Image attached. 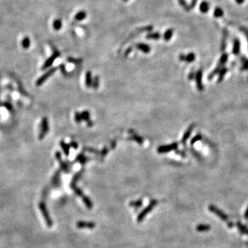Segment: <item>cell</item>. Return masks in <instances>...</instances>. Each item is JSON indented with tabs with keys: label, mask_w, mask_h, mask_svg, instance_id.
Here are the masks:
<instances>
[{
	"label": "cell",
	"mask_w": 248,
	"mask_h": 248,
	"mask_svg": "<svg viewBox=\"0 0 248 248\" xmlns=\"http://www.w3.org/2000/svg\"><path fill=\"white\" fill-rule=\"evenodd\" d=\"M39 207L41 212V214H42L43 217L44 218L45 223H46L48 227H52V225H53L52 219H51L50 217L46 205H45L44 202H40V203H39Z\"/></svg>",
	"instance_id": "obj_1"
},
{
	"label": "cell",
	"mask_w": 248,
	"mask_h": 248,
	"mask_svg": "<svg viewBox=\"0 0 248 248\" xmlns=\"http://www.w3.org/2000/svg\"><path fill=\"white\" fill-rule=\"evenodd\" d=\"M156 205H157V201H156V200H152V201H150V204H149V205L147 206V207L145 208V209L143 210L139 214V216L137 217L138 223H141V222L143 221V220L145 219V217H146L147 214H148V213H150V212L152 210V209H153L154 207H156Z\"/></svg>",
	"instance_id": "obj_2"
},
{
	"label": "cell",
	"mask_w": 248,
	"mask_h": 248,
	"mask_svg": "<svg viewBox=\"0 0 248 248\" xmlns=\"http://www.w3.org/2000/svg\"><path fill=\"white\" fill-rule=\"evenodd\" d=\"M49 131V126H48V121L47 118H43L41 120V130L40 133L39 134V139L42 140L45 136L46 135L48 132Z\"/></svg>",
	"instance_id": "obj_3"
},
{
	"label": "cell",
	"mask_w": 248,
	"mask_h": 248,
	"mask_svg": "<svg viewBox=\"0 0 248 248\" xmlns=\"http://www.w3.org/2000/svg\"><path fill=\"white\" fill-rule=\"evenodd\" d=\"M208 208H209V210L210 212H212V213L217 214V216H218L219 218H221L223 221L227 222V223L229 222V219H228L227 216L226 215L223 211H221V210H219V208L216 207V206L211 205L208 207Z\"/></svg>",
	"instance_id": "obj_4"
},
{
	"label": "cell",
	"mask_w": 248,
	"mask_h": 248,
	"mask_svg": "<svg viewBox=\"0 0 248 248\" xmlns=\"http://www.w3.org/2000/svg\"><path fill=\"white\" fill-rule=\"evenodd\" d=\"M56 70H57L56 68H53L50 69L47 72H45L44 75H43L42 76L40 77V78L37 79V81H36V86H41V85H42L43 83H44L45 81L51 76V75H53V74H54Z\"/></svg>",
	"instance_id": "obj_5"
},
{
	"label": "cell",
	"mask_w": 248,
	"mask_h": 248,
	"mask_svg": "<svg viewBox=\"0 0 248 248\" xmlns=\"http://www.w3.org/2000/svg\"><path fill=\"white\" fill-rule=\"evenodd\" d=\"M59 55H60V53H59L57 50H55L54 53H53V54L52 55V56L50 57L48 59H47L46 61H45V62L44 64H43V67H42V70H45V69L48 68L49 67H50L51 65H53V63H54V61H55V59H56L57 57H59Z\"/></svg>",
	"instance_id": "obj_6"
},
{
	"label": "cell",
	"mask_w": 248,
	"mask_h": 248,
	"mask_svg": "<svg viewBox=\"0 0 248 248\" xmlns=\"http://www.w3.org/2000/svg\"><path fill=\"white\" fill-rule=\"evenodd\" d=\"M55 157H56L57 160H58L59 164H60L61 170H62L63 171H64L65 172H69V171H70V169H69L68 166L66 164V163L63 161L60 152H57L56 153H55Z\"/></svg>",
	"instance_id": "obj_7"
},
{
	"label": "cell",
	"mask_w": 248,
	"mask_h": 248,
	"mask_svg": "<svg viewBox=\"0 0 248 248\" xmlns=\"http://www.w3.org/2000/svg\"><path fill=\"white\" fill-rule=\"evenodd\" d=\"M77 227L79 229H93L95 227V224L92 222L78 221L77 223Z\"/></svg>",
	"instance_id": "obj_8"
},
{
	"label": "cell",
	"mask_w": 248,
	"mask_h": 248,
	"mask_svg": "<svg viewBox=\"0 0 248 248\" xmlns=\"http://www.w3.org/2000/svg\"><path fill=\"white\" fill-rule=\"evenodd\" d=\"M177 148V144L176 143H174L172 145H168V146H162L158 147L157 151L158 153H165V152H168L169 151H171L172 150H174Z\"/></svg>",
	"instance_id": "obj_9"
},
{
	"label": "cell",
	"mask_w": 248,
	"mask_h": 248,
	"mask_svg": "<svg viewBox=\"0 0 248 248\" xmlns=\"http://www.w3.org/2000/svg\"><path fill=\"white\" fill-rule=\"evenodd\" d=\"M136 47L144 53H149L150 52V47L148 45H147L146 43H137V44H136Z\"/></svg>",
	"instance_id": "obj_10"
},
{
	"label": "cell",
	"mask_w": 248,
	"mask_h": 248,
	"mask_svg": "<svg viewBox=\"0 0 248 248\" xmlns=\"http://www.w3.org/2000/svg\"><path fill=\"white\" fill-rule=\"evenodd\" d=\"M60 146L62 148L63 152H64L65 156H68L70 153V146L66 144L63 141H61L60 142Z\"/></svg>",
	"instance_id": "obj_11"
},
{
	"label": "cell",
	"mask_w": 248,
	"mask_h": 248,
	"mask_svg": "<svg viewBox=\"0 0 248 248\" xmlns=\"http://www.w3.org/2000/svg\"><path fill=\"white\" fill-rule=\"evenodd\" d=\"M60 183V175H59V172H57L55 176H53L52 180V184L54 186H58Z\"/></svg>",
	"instance_id": "obj_12"
},
{
	"label": "cell",
	"mask_w": 248,
	"mask_h": 248,
	"mask_svg": "<svg viewBox=\"0 0 248 248\" xmlns=\"http://www.w3.org/2000/svg\"><path fill=\"white\" fill-rule=\"evenodd\" d=\"M237 225L238 229L239 230V231L241 232L242 234L248 235V227L243 225V224H241V223H237Z\"/></svg>",
	"instance_id": "obj_13"
},
{
	"label": "cell",
	"mask_w": 248,
	"mask_h": 248,
	"mask_svg": "<svg viewBox=\"0 0 248 248\" xmlns=\"http://www.w3.org/2000/svg\"><path fill=\"white\" fill-rule=\"evenodd\" d=\"M210 225L206 224H200L196 226V230L198 232H206L210 230Z\"/></svg>",
	"instance_id": "obj_14"
},
{
	"label": "cell",
	"mask_w": 248,
	"mask_h": 248,
	"mask_svg": "<svg viewBox=\"0 0 248 248\" xmlns=\"http://www.w3.org/2000/svg\"><path fill=\"white\" fill-rule=\"evenodd\" d=\"M161 37L160 33H148L146 35V39H155V40H157Z\"/></svg>",
	"instance_id": "obj_15"
},
{
	"label": "cell",
	"mask_w": 248,
	"mask_h": 248,
	"mask_svg": "<svg viewBox=\"0 0 248 248\" xmlns=\"http://www.w3.org/2000/svg\"><path fill=\"white\" fill-rule=\"evenodd\" d=\"M172 35H173V29H168L167 31L165 32L163 35V38L166 41H169L172 37Z\"/></svg>",
	"instance_id": "obj_16"
},
{
	"label": "cell",
	"mask_w": 248,
	"mask_h": 248,
	"mask_svg": "<svg viewBox=\"0 0 248 248\" xmlns=\"http://www.w3.org/2000/svg\"><path fill=\"white\" fill-rule=\"evenodd\" d=\"M21 45L24 49L28 48L31 45V40H30L28 37H25L21 41Z\"/></svg>",
	"instance_id": "obj_17"
},
{
	"label": "cell",
	"mask_w": 248,
	"mask_h": 248,
	"mask_svg": "<svg viewBox=\"0 0 248 248\" xmlns=\"http://www.w3.org/2000/svg\"><path fill=\"white\" fill-rule=\"evenodd\" d=\"M86 17V13L84 11H80L75 15V19L77 21H81Z\"/></svg>",
	"instance_id": "obj_18"
},
{
	"label": "cell",
	"mask_w": 248,
	"mask_h": 248,
	"mask_svg": "<svg viewBox=\"0 0 248 248\" xmlns=\"http://www.w3.org/2000/svg\"><path fill=\"white\" fill-rule=\"evenodd\" d=\"M82 199L84 202L85 205H86V206L88 208V209H91V208L92 207V206H93L92 203V201L90 200V198L84 195L82 196Z\"/></svg>",
	"instance_id": "obj_19"
},
{
	"label": "cell",
	"mask_w": 248,
	"mask_h": 248,
	"mask_svg": "<svg viewBox=\"0 0 248 248\" xmlns=\"http://www.w3.org/2000/svg\"><path fill=\"white\" fill-rule=\"evenodd\" d=\"M209 9H210V6L207 2H206V1H203V2H202L201 4V6H200V11H201L203 13H207Z\"/></svg>",
	"instance_id": "obj_20"
},
{
	"label": "cell",
	"mask_w": 248,
	"mask_h": 248,
	"mask_svg": "<svg viewBox=\"0 0 248 248\" xmlns=\"http://www.w3.org/2000/svg\"><path fill=\"white\" fill-rule=\"evenodd\" d=\"M92 84V76H91V72L90 71L87 72L86 75V85L88 87H90Z\"/></svg>",
	"instance_id": "obj_21"
},
{
	"label": "cell",
	"mask_w": 248,
	"mask_h": 248,
	"mask_svg": "<svg viewBox=\"0 0 248 248\" xmlns=\"http://www.w3.org/2000/svg\"><path fill=\"white\" fill-rule=\"evenodd\" d=\"M53 26L55 31H59V30L61 29V26H62V23H61L60 19H55L54 22H53Z\"/></svg>",
	"instance_id": "obj_22"
},
{
	"label": "cell",
	"mask_w": 248,
	"mask_h": 248,
	"mask_svg": "<svg viewBox=\"0 0 248 248\" xmlns=\"http://www.w3.org/2000/svg\"><path fill=\"white\" fill-rule=\"evenodd\" d=\"M81 118H82V120L84 121H86V122L88 123L90 120V113L88 111H84L81 114Z\"/></svg>",
	"instance_id": "obj_23"
},
{
	"label": "cell",
	"mask_w": 248,
	"mask_h": 248,
	"mask_svg": "<svg viewBox=\"0 0 248 248\" xmlns=\"http://www.w3.org/2000/svg\"><path fill=\"white\" fill-rule=\"evenodd\" d=\"M77 161H78L79 162H80L81 164H84L85 163L88 161V158H87L84 154H79L77 157Z\"/></svg>",
	"instance_id": "obj_24"
},
{
	"label": "cell",
	"mask_w": 248,
	"mask_h": 248,
	"mask_svg": "<svg viewBox=\"0 0 248 248\" xmlns=\"http://www.w3.org/2000/svg\"><path fill=\"white\" fill-rule=\"evenodd\" d=\"M142 204H143L142 200L139 199V200H137V201H131L130 203V205L132 206V207H139L142 205Z\"/></svg>",
	"instance_id": "obj_25"
},
{
	"label": "cell",
	"mask_w": 248,
	"mask_h": 248,
	"mask_svg": "<svg viewBox=\"0 0 248 248\" xmlns=\"http://www.w3.org/2000/svg\"><path fill=\"white\" fill-rule=\"evenodd\" d=\"M214 16H215V17H220L223 15V11H222V9H219V8H217V9H216L215 10H214Z\"/></svg>",
	"instance_id": "obj_26"
},
{
	"label": "cell",
	"mask_w": 248,
	"mask_h": 248,
	"mask_svg": "<svg viewBox=\"0 0 248 248\" xmlns=\"http://www.w3.org/2000/svg\"><path fill=\"white\" fill-rule=\"evenodd\" d=\"M99 77L98 76H96L93 79V81H92V86L93 88L95 89H97L98 88L99 86Z\"/></svg>",
	"instance_id": "obj_27"
},
{
	"label": "cell",
	"mask_w": 248,
	"mask_h": 248,
	"mask_svg": "<svg viewBox=\"0 0 248 248\" xmlns=\"http://www.w3.org/2000/svg\"><path fill=\"white\" fill-rule=\"evenodd\" d=\"M68 62L74 63H76V64H79V63L82 62V60H81V59H77L72 58V57H68Z\"/></svg>",
	"instance_id": "obj_28"
},
{
	"label": "cell",
	"mask_w": 248,
	"mask_h": 248,
	"mask_svg": "<svg viewBox=\"0 0 248 248\" xmlns=\"http://www.w3.org/2000/svg\"><path fill=\"white\" fill-rule=\"evenodd\" d=\"M194 58H195V55H194V53H190L185 57V60L188 61V62H191V61L194 60Z\"/></svg>",
	"instance_id": "obj_29"
},
{
	"label": "cell",
	"mask_w": 248,
	"mask_h": 248,
	"mask_svg": "<svg viewBox=\"0 0 248 248\" xmlns=\"http://www.w3.org/2000/svg\"><path fill=\"white\" fill-rule=\"evenodd\" d=\"M75 121H76L77 123H81V120H82V118H81V114L79 112H76L75 113Z\"/></svg>",
	"instance_id": "obj_30"
},
{
	"label": "cell",
	"mask_w": 248,
	"mask_h": 248,
	"mask_svg": "<svg viewBox=\"0 0 248 248\" xmlns=\"http://www.w3.org/2000/svg\"><path fill=\"white\" fill-rule=\"evenodd\" d=\"M178 1H179L180 4L181 5L185 10H189V8H188V6L185 0H178Z\"/></svg>",
	"instance_id": "obj_31"
},
{
	"label": "cell",
	"mask_w": 248,
	"mask_h": 248,
	"mask_svg": "<svg viewBox=\"0 0 248 248\" xmlns=\"http://www.w3.org/2000/svg\"><path fill=\"white\" fill-rule=\"evenodd\" d=\"M131 138H132V139L136 141V142L139 143L140 144H141L142 143H143V139L141 137H139V136H136V135H134V136H132Z\"/></svg>",
	"instance_id": "obj_32"
},
{
	"label": "cell",
	"mask_w": 248,
	"mask_h": 248,
	"mask_svg": "<svg viewBox=\"0 0 248 248\" xmlns=\"http://www.w3.org/2000/svg\"><path fill=\"white\" fill-rule=\"evenodd\" d=\"M239 41H235V43H234V52L235 53H237L239 52Z\"/></svg>",
	"instance_id": "obj_33"
},
{
	"label": "cell",
	"mask_w": 248,
	"mask_h": 248,
	"mask_svg": "<svg viewBox=\"0 0 248 248\" xmlns=\"http://www.w3.org/2000/svg\"><path fill=\"white\" fill-rule=\"evenodd\" d=\"M191 130H192V128H190L189 130H188L187 132H186V133L184 134V136H183V142H185V141H186V139H187L188 138V136H190V132H191Z\"/></svg>",
	"instance_id": "obj_34"
},
{
	"label": "cell",
	"mask_w": 248,
	"mask_h": 248,
	"mask_svg": "<svg viewBox=\"0 0 248 248\" xmlns=\"http://www.w3.org/2000/svg\"><path fill=\"white\" fill-rule=\"evenodd\" d=\"M59 68H60V69H61V72H62L63 75H66L67 71H66V70H65L64 65L61 64L60 65H59Z\"/></svg>",
	"instance_id": "obj_35"
},
{
	"label": "cell",
	"mask_w": 248,
	"mask_h": 248,
	"mask_svg": "<svg viewBox=\"0 0 248 248\" xmlns=\"http://www.w3.org/2000/svg\"><path fill=\"white\" fill-rule=\"evenodd\" d=\"M107 153H108V149H107L106 148L103 149V150H102V152H101V154H102V156H106Z\"/></svg>",
	"instance_id": "obj_36"
},
{
	"label": "cell",
	"mask_w": 248,
	"mask_h": 248,
	"mask_svg": "<svg viewBox=\"0 0 248 248\" xmlns=\"http://www.w3.org/2000/svg\"><path fill=\"white\" fill-rule=\"evenodd\" d=\"M131 51H132V48H129L126 51V53H125V57L128 56V55H129V53H130Z\"/></svg>",
	"instance_id": "obj_37"
},
{
	"label": "cell",
	"mask_w": 248,
	"mask_h": 248,
	"mask_svg": "<svg viewBox=\"0 0 248 248\" xmlns=\"http://www.w3.org/2000/svg\"><path fill=\"white\" fill-rule=\"evenodd\" d=\"M71 146L73 147V148H74L75 149H77V148H78V145H77V144H76V143L74 142V141L71 142Z\"/></svg>",
	"instance_id": "obj_38"
},
{
	"label": "cell",
	"mask_w": 248,
	"mask_h": 248,
	"mask_svg": "<svg viewBox=\"0 0 248 248\" xmlns=\"http://www.w3.org/2000/svg\"><path fill=\"white\" fill-rule=\"evenodd\" d=\"M196 1H197V0H192L191 5H190V7H191V8L194 7V6H195L196 3Z\"/></svg>",
	"instance_id": "obj_39"
},
{
	"label": "cell",
	"mask_w": 248,
	"mask_h": 248,
	"mask_svg": "<svg viewBox=\"0 0 248 248\" xmlns=\"http://www.w3.org/2000/svg\"><path fill=\"white\" fill-rule=\"evenodd\" d=\"M244 217H245V219H248V207H247V210H246V211L245 212V216H244Z\"/></svg>",
	"instance_id": "obj_40"
},
{
	"label": "cell",
	"mask_w": 248,
	"mask_h": 248,
	"mask_svg": "<svg viewBox=\"0 0 248 248\" xmlns=\"http://www.w3.org/2000/svg\"><path fill=\"white\" fill-rule=\"evenodd\" d=\"M236 1H237L238 3H239V4H241V3H243V1H244V0H236Z\"/></svg>",
	"instance_id": "obj_41"
},
{
	"label": "cell",
	"mask_w": 248,
	"mask_h": 248,
	"mask_svg": "<svg viewBox=\"0 0 248 248\" xmlns=\"http://www.w3.org/2000/svg\"><path fill=\"white\" fill-rule=\"evenodd\" d=\"M124 1H128V0H124Z\"/></svg>",
	"instance_id": "obj_42"
}]
</instances>
